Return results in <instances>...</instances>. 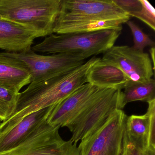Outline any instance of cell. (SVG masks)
<instances>
[{"label": "cell", "instance_id": "6da1fadb", "mask_svg": "<svg viewBox=\"0 0 155 155\" xmlns=\"http://www.w3.org/2000/svg\"><path fill=\"white\" fill-rule=\"evenodd\" d=\"M100 59L94 56L68 72L47 80L31 83L19 94L14 113L0 125V136L14 127L26 116L56 105L87 83L88 71Z\"/></svg>", "mask_w": 155, "mask_h": 155}, {"label": "cell", "instance_id": "7a4b0ae2", "mask_svg": "<svg viewBox=\"0 0 155 155\" xmlns=\"http://www.w3.org/2000/svg\"><path fill=\"white\" fill-rule=\"evenodd\" d=\"M122 30H104L93 32L52 34L31 48L35 52L48 54L66 53L84 60L104 54L114 46Z\"/></svg>", "mask_w": 155, "mask_h": 155}, {"label": "cell", "instance_id": "3957f363", "mask_svg": "<svg viewBox=\"0 0 155 155\" xmlns=\"http://www.w3.org/2000/svg\"><path fill=\"white\" fill-rule=\"evenodd\" d=\"M61 0H0V17L38 33H53Z\"/></svg>", "mask_w": 155, "mask_h": 155}, {"label": "cell", "instance_id": "277c9868", "mask_svg": "<svg viewBox=\"0 0 155 155\" xmlns=\"http://www.w3.org/2000/svg\"><path fill=\"white\" fill-rule=\"evenodd\" d=\"M60 128L45 120L20 144L0 155H80L77 143L63 140Z\"/></svg>", "mask_w": 155, "mask_h": 155}, {"label": "cell", "instance_id": "5b68a950", "mask_svg": "<svg viewBox=\"0 0 155 155\" xmlns=\"http://www.w3.org/2000/svg\"><path fill=\"white\" fill-rule=\"evenodd\" d=\"M120 91L105 89L70 122L67 127L72 133L71 140L78 143L101 127L115 111L120 109Z\"/></svg>", "mask_w": 155, "mask_h": 155}, {"label": "cell", "instance_id": "8992f818", "mask_svg": "<svg viewBox=\"0 0 155 155\" xmlns=\"http://www.w3.org/2000/svg\"><path fill=\"white\" fill-rule=\"evenodd\" d=\"M127 115L122 110L114 112L90 135L81 140L80 155H120Z\"/></svg>", "mask_w": 155, "mask_h": 155}, {"label": "cell", "instance_id": "52a82bcc", "mask_svg": "<svg viewBox=\"0 0 155 155\" xmlns=\"http://www.w3.org/2000/svg\"><path fill=\"white\" fill-rule=\"evenodd\" d=\"M130 18L113 0H61L56 23L117 21L125 23Z\"/></svg>", "mask_w": 155, "mask_h": 155}, {"label": "cell", "instance_id": "ba28073f", "mask_svg": "<svg viewBox=\"0 0 155 155\" xmlns=\"http://www.w3.org/2000/svg\"><path fill=\"white\" fill-rule=\"evenodd\" d=\"M8 57L22 61L31 74V82L47 80L68 72L85 62L77 55L66 53L40 55L32 50L19 53L3 52Z\"/></svg>", "mask_w": 155, "mask_h": 155}, {"label": "cell", "instance_id": "9c48e42d", "mask_svg": "<svg viewBox=\"0 0 155 155\" xmlns=\"http://www.w3.org/2000/svg\"><path fill=\"white\" fill-rule=\"evenodd\" d=\"M101 60L119 69L135 82L147 83L154 74L149 55L128 46H113L103 54Z\"/></svg>", "mask_w": 155, "mask_h": 155}, {"label": "cell", "instance_id": "30bf717a", "mask_svg": "<svg viewBox=\"0 0 155 155\" xmlns=\"http://www.w3.org/2000/svg\"><path fill=\"white\" fill-rule=\"evenodd\" d=\"M105 89L86 83L53 106L47 118V122L52 126L67 127Z\"/></svg>", "mask_w": 155, "mask_h": 155}, {"label": "cell", "instance_id": "8fae6325", "mask_svg": "<svg viewBox=\"0 0 155 155\" xmlns=\"http://www.w3.org/2000/svg\"><path fill=\"white\" fill-rule=\"evenodd\" d=\"M40 37L35 31L0 17V49L13 53L28 51L34 40Z\"/></svg>", "mask_w": 155, "mask_h": 155}, {"label": "cell", "instance_id": "7c38bea8", "mask_svg": "<svg viewBox=\"0 0 155 155\" xmlns=\"http://www.w3.org/2000/svg\"><path fill=\"white\" fill-rule=\"evenodd\" d=\"M147 103L145 114L132 115L126 120L127 133L144 150L155 148V99Z\"/></svg>", "mask_w": 155, "mask_h": 155}, {"label": "cell", "instance_id": "4fadbf2b", "mask_svg": "<svg viewBox=\"0 0 155 155\" xmlns=\"http://www.w3.org/2000/svg\"><path fill=\"white\" fill-rule=\"evenodd\" d=\"M53 106L28 115L8 132L0 136V152L15 147L27 138L36 128L47 120Z\"/></svg>", "mask_w": 155, "mask_h": 155}, {"label": "cell", "instance_id": "5bb4252c", "mask_svg": "<svg viewBox=\"0 0 155 155\" xmlns=\"http://www.w3.org/2000/svg\"><path fill=\"white\" fill-rule=\"evenodd\" d=\"M31 74L21 61L0 52V87L19 93L31 82Z\"/></svg>", "mask_w": 155, "mask_h": 155}, {"label": "cell", "instance_id": "9a60e30c", "mask_svg": "<svg viewBox=\"0 0 155 155\" xmlns=\"http://www.w3.org/2000/svg\"><path fill=\"white\" fill-rule=\"evenodd\" d=\"M87 80V83L97 87L122 90L130 79L119 69L101 58L90 68Z\"/></svg>", "mask_w": 155, "mask_h": 155}, {"label": "cell", "instance_id": "2e32d148", "mask_svg": "<svg viewBox=\"0 0 155 155\" xmlns=\"http://www.w3.org/2000/svg\"><path fill=\"white\" fill-rule=\"evenodd\" d=\"M120 95V107L123 109L127 104L136 101L149 102L155 99V81L151 79L147 83L130 80Z\"/></svg>", "mask_w": 155, "mask_h": 155}, {"label": "cell", "instance_id": "e0dca14e", "mask_svg": "<svg viewBox=\"0 0 155 155\" xmlns=\"http://www.w3.org/2000/svg\"><path fill=\"white\" fill-rule=\"evenodd\" d=\"M122 22L117 21L65 22L56 23L53 33L57 34L73 32H87L104 30H122Z\"/></svg>", "mask_w": 155, "mask_h": 155}, {"label": "cell", "instance_id": "ac0fdd59", "mask_svg": "<svg viewBox=\"0 0 155 155\" xmlns=\"http://www.w3.org/2000/svg\"><path fill=\"white\" fill-rule=\"evenodd\" d=\"M19 93L0 87V120L2 122L8 120L14 113Z\"/></svg>", "mask_w": 155, "mask_h": 155}, {"label": "cell", "instance_id": "d6986e66", "mask_svg": "<svg viewBox=\"0 0 155 155\" xmlns=\"http://www.w3.org/2000/svg\"><path fill=\"white\" fill-rule=\"evenodd\" d=\"M126 23L131 30L133 36V48L139 51H144V49L147 47H155V42L148 35L144 33L136 23L130 20Z\"/></svg>", "mask_w": 155, "mask_h": 155}, {"label": "cell", "instance_id": "ffe728a7", "mask_svg": "<svg viewBox=\"0 0 155 155\" xmlns=\"http://www.w3.org/2000/svg\"><path fill=\"white\" fill-rule=\"evenodd\" d=\"M142 6L139 11L130 14L146 23L151 29L155 30V10L154 7L147 0H140Z\"/></svg>", "mask_w": 155, "mask_h": 155}, {"label": "cell", "instance_id": "44dd1931", "mask_svg": "<svg viewBox=\"0 0 155 155\" xmlns=\"http://www.w3.org/2000/svg\"><path fill=\"white\" fill-rule=\"evenodd\" d=\"M145 150L135 142L125 130L120 155H144Z\"/></svg>", "mask_w": 155, "mask_h": 155}, {"label": "cell", "instance_id": "7402d4cb", "mask_svg": "<svg viewBox=\"0 0 155 155\" xmlns=\"http://www.w3.org/2000/svg\"><path fill=\"white\" fill-rule=\"evenodd\" d=\"M114 3L127 14L139 11L142 8L140 0H113Z\"/></svg>", "mask_w": 155, "mask_h": 155}, {"label": "cell", "instance_id": "603a6c76", "mask_svg": "<svg viewBox=\"0 0 155 155\" xmlns=\"http://www.w3.org/2000/svg\"><path fill=\"white\" fill-rule=\"evenodd\" d=\"M150 53V56H151V62H152V66H153V70L155 69V48H150L149 50Z\"/></svg>", "mask_w": 155, "mask_h": 155}, {"label": "cell", "instance_id": "cb8c5ba5", "mask_svg": "<svg viewBox=\"0 0 155 155\" xmlns=\"http://www.w3.org/2000/svg\"><path fill=\"white\" fill-rule=\"evenodd\" d=\"M144 155H155V148H147L144 150Z\"/></svg>", "mask_w": 155, "mask_h": 155}, {"label": "cell", "instance_id": "d4e9b609", "mask_svg": "<svg viewBox=\"0 0 155 155\" xmlns=\"http://www.w3.org/2000/svg\"><path fill=\"white\" fill-rule=\"evenodd\" d=\"M2 121L0 120V125H1V124Z\"/></svg>", "mask_w": 155, "mask_h": 155}]
</instances>
